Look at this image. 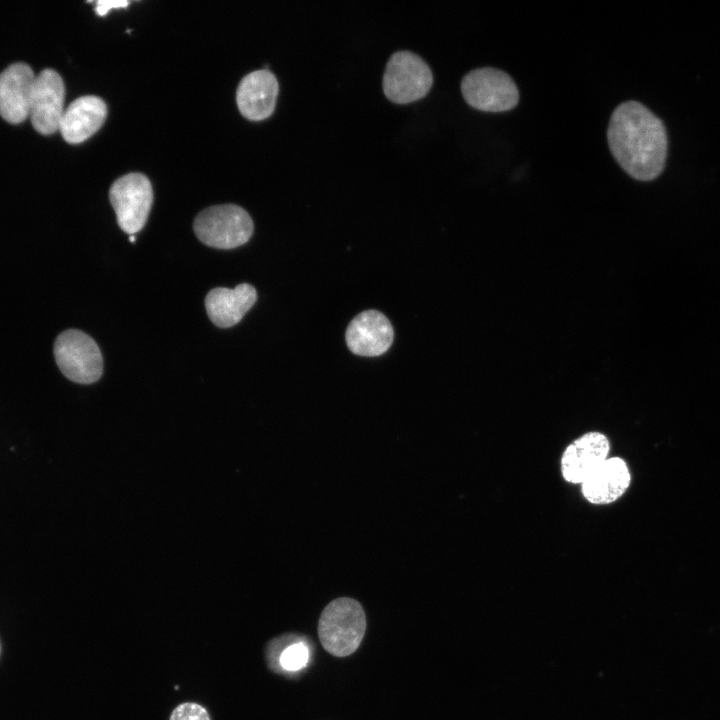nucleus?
<instances>
[{"instance_id":"obj_4","label":"nucleus","mask_w":720,"mask_h":720,"mask_svg":"<svg viewBox=\"0 0 720 720\" xmlns=\"http://www.w3.org/2000/svg\"><path fill=\"white\" fill-rule=\"evenodd\" d=\"M464 100L474 109L484 112H504L519 101L518 88L504 71L483 67L468 72L461 81Z\"/></svg>"},{"instance_id":"obj_17","label":"nucleus","mask_w":720,"mask_h":720,"mask_svg":"<svg viewBox=\"0 0 720 720\" xmlns=\"http://www.w3.org/2000/svg\"><path fill=\"white\" fill-rule=\"evenodd\" d=\"M170 720H210V717L207 710L201 705L187 702L173 710Z\"/></svg>"},{"instance_id":"obj_7","label":"nucleus","mask_w":720,"mask_h":720,"mask_svg":"<svg viewBox=\"0 0 720 720\" xmlns=\"http://www.w3.org/2000/svg\"><path fill=\"white\" fill-rule=\"evenodd\" d=\"M109 197L119 227L132 235L140 231L153 202L149 179L141 173L126 174L112 184Z\"/></svg>"},{"instance_id":"obj_9","label":"nucleus","mask_w":720,"mask_h":720,"mask_svg":"<svg viewBox=\"0 0 720 720\" xmlns=\"http://www.w3.org/2000/svg\"><path fill=\"white\" fill-rule=\"evenodd\" d=\"M610 450V440L604 433L589 431L580 435L562 452L560 471L563 479L581 485L610 456Z\"/></svg>"},{"instance_id":"obj_20","label":"nucleus","mask_w":720,"mask_h":720,"mask_svg":"<svg viewBox=\"0 0 720 720\" xmlns=\"http://www.w3.org/2000/svg\"><path fill=\"white\" fill-rule=\"evenodd\" d=\"M0 652H1V646H0Z\"/></svg>"},{"instance_id":"obj_1","label":"nucleus","mask_w":720,"mask_h":720,"mask_svg":"<svg viewBox=\"0 0 720 720\" xmlns=\"http://www.w3.org/2000/svg\"><path fill=\"white\" fill-rule=\"evenodd\" d=\"M607 140L613 157L632 178L652 181L662 173L668 150L666 128L642 103L627 101L616 107Z\"/></svg>"},{"instance_id":"obj_2","label":"nucleus","mask_w":720,"mask_h":720,"mask_svg":"<svg viewBox=\"0 0 720 720\" xmlns=\"http://www.w3.org/2000/svg\"><path fill=\"white\" fill-rule=\"evenodd\" d=\"M366 630L361 604L352 598L331 601L322 611L318 635L324 649L333 656L345 657L359 647Z\"/></svg>"},{"instance_id":"obj_3","label":"nucleus","mask_w":720,"mask_h":720,"mask_svg":"<svg viewBox=\"0 0 720 720\" xmlns=\"http://www.w3.org/2000/svg\"><path fill=\"white\" fill-rule=\"evenodd\" d=\"M198 239L211 247L232 249L245 244L253 233V221L240 206L224 204L201 211L193 224Z\"/></svg>"},{"instance_id":"obj_6","label":"nucleus","mask_w":720,"mask_h":720,"mask_svg":"<svg viewBox=\"0 0 720 720\" xmlns=\"http://www.w3.org/2000/svg\"><path fill=\"white\" fill-rule=\"evenodd\" d=\"M56 363L69 380L90 384L103 372V358L96 342L86 333L69 329L56 338L54 343Z\"/></svg>"},{"instance_id":"obj_18","label":"nucleus","mask_w":720,"mask_h":720,"mask_svg":"<svg viewBox=\"0 0 720 720\" xmlns=\"http://www.w3.org/2000/svg\"><path fill=\"white\" fill-rule=\"evenodd\" d=\"M129 5L126 0H99L96 2L95 11L99 16H104L111 9L125 8Z\"/></svg>"},{"instance_id":"obj_19","label":"nucleus","mask_w":720,"mask_h":720,"mask_svg":"<svg viewBox=\"0 0 720 720\" xmlns=\"http://www.w3.org/2000/svg\"><path fill=\"white\" fill-rule=\"evenodd\" d=\"M129 239L132 243L135 241V237L133 235H131Z\"/></svg>"},{"instance_id":"obj_12","label":"nucleus","mask_w":720,"mask_h":720,"mask_svg":"<svg viewBox=\"0 0 720 720\" xmlns=\"http://www.w3.org/2000/svg\"><path fill=\"white\" fill-rule=\"evenodd\" d=\"M278 90L277 79L269 70L249 73L237 88L236 101L239 111L252 121L268 118L274 111Z\"/></svg>"},{"instance_id":"obj_14","label":"nucleus","mask_w":720,"mask_h":720,"mask_svg":"<svg viewBox=\"0 0 720 720\" xmlns=\"http://www.w3.org/2000/svg\"><path fill=\"white\" fill-rule=\"evenodd\" d=\"M256 300L255 288L248 283H242L233 289H212L205 298V307L213 324L228 328L240 322Z\"/></svg>"},{"instance_id":"obj_11","label":"nucleus","mask_w":720,"mask_h":720,"mask_svg":"<svg viewBox=\"0 0 720 720\" xmlns=\"http://www.w3.org/2000/svg\"><path fill=\"white\" fill-rule=\"evenodd\" d=\"M631 472L626 461L609 456L580 485L584 499L593 505H608L619 500L628 490Z\"/></svg>"},{"instance_id":"obj_15","label":"nucleus","mask_w":720,"mask_h":720,"mask_svg":"<svg viewBox=\"0 0 720 720\" xmlns=\"http://www.w3.org/2000/svg\"><path fill=\"white\" fill-rule=\"evenodd\" d=\"M107 108L97 96H83L64 110L59 130L65 141L81 143L91 137L105 121Z\"/></svg>"},{"instance_id":"obj_16","label":"nucleus","mask_w":720,"mask_h":720,"mask_svg":"<svg viewBox=\"0 0 720 720\" xmlns=\"http://www.w3.org/2000/svg\"><path fill=\"white\" fill-rule=\"evenodd\" d=\"M309 650L303 642L293 643L286 647L280 657L279 665L285 671L295 672L306 666Z\"/></svg>"},{"instance_id":"obj_13","label":"nucleus","mask_w":720,"mask_h":720,"mask_svg":"<svg viewBox=\"0 0 720 720\" xmlns=\"http://www.w3.org/2000/svg\"><path fill=\"white\" fill-rule=\"evenodd\" d=\"M35 75L26 63H14L0 73V115L17 124L29 117Z\"/></svg>"},{"instance_id":"obj_8","label":"nucleus","mask_w":720,"mask_h":720,"mask_svg":"<svg viewBox=\"0 0 720 720\" xmlns=\"http://www.w3.org/2000/svg\"><path fill=\"white\" fill-rule=\"evenodd\" d=\"M64 83L53 69L35 76L29 103V117L36 131L49 135L59 130L64 113Z\"/></svg>"},{"instance_id":"obj_5","label":"nucleus","mask_w":720,"mask_h":720,"mask_svg":"<svg viewBox=\"0 0 720 720\" xmlns=\"http://www.w3.org/2000/svg\"><path fill=\"white\" fill-rule=\"evenodd\" d=\"M433 75L427 63L410 51H398L388 60L383 75V91L397 104L423 98L431 89Z\"/></svg>"},{"instance_id":"obj_10","label":"nucleus","mask_w":720,"mask_h":720,"mask_svg":"<svg viewBox=\"0 0 720 720\" xmlns=\"http://www.w3.org/2000/svg\"><path fill=\"white\" fill-rule=\"evenodd\" d=\"M393 336L390 321L376 310H367L358 314L348 325L345 334L350 351L367 357L385 353L392 344Z\"/></svg>"}]
</instances>
